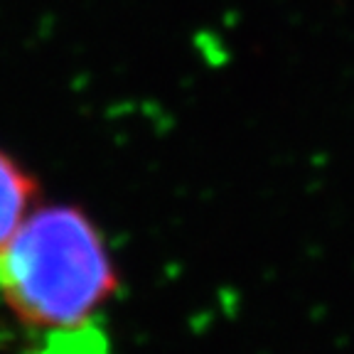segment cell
Instances as JSON below:
<instances>
[{"mask_svg": "<svg viewBox=\"0 0 354 354\" xmlns=\"http://www.w3.org/2000/svg\"><path fill=\"white\" fill-rule=\"evenodd\" d=\"M116 290L109 243L79 207L32 209L0 249V308L35 335V354H109L99 315Z\"/></svg>", "mask_w": 354, "mask_h": 354, "instance_id": "obj_1", "label": "cell"}, {"mask_svg": "<svg viewBox=\"0 0 354 354\" xmlns=\"http://www.w3.org/2000/svg\"><path fill=\"white\" fill-rule=\"evenodd\" d=\"M35 199H37L35 177L12 155L0 150V249L30 216Z\"/></svg>", "mask_w": 354, "mask_h": 354, "instance_id": "obj_2", "label": "cell"}]
</instances>
